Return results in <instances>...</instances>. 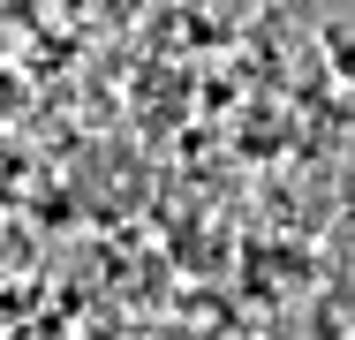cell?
I'll list each match as a JSON object with an SVG mask.
<instances>
[{"mask_svg":"<svg viewBox=\"0 0 355 340\" xmlns=\"http://www.w3.org/2000/svg\"><path fill=\"white\" fill-rule=\"evenodd\" d=\"M325 53H333V68L355 83V31H348V23H333V31H325Z\"/></svg>","mask_w":355,"mask_h":340,"instance_id":"6da1fadb","label":"cell"}]
</instances>
